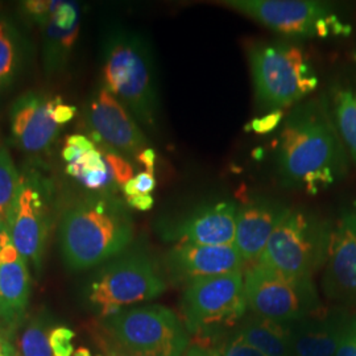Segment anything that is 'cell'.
<instances>
[{
  "label": "cell",
  "instance_id": "1",
  "mask_svg": "<svg viewBox=\"0 0 356 356\" xmlns=\"http://www.w3.org/2000/svg\"><path fill=\"white\" fill-rule=\"evenodd\" d=\"M276 143V170L285 188L317 194L347 172L348 153L323 97L293 107Z\"/></svg>",
  "mask_w": 356,
  "mask_h": 356
},
{
  "label": "cell",
  "instance_id": "2",
  "mask_svg": "<svg viewBox=\"0 0 356 356\" xmlns=\"http://www.w3.org/2000/svg\"><path fill=\"white\" fill-rule=\"evenodd\" d=\"M134 239V220L119 198L106 191L78 198L65 209L58 241L70 269L97 267L123 254Z\"/></svg>",
  "mask_w": 356,
  "mask_h": 356
},
{
  "label": "cell",
  "instance_id": "3",
  "mask_svg": "<svg viewBox=\"0 0 356 356\" xmlns=\"http://www.w3.org/2000/svg\"><path fill=\"white\" fill-rule=\"evenodd\" d=\"M103 86L127 107L143 127L153 129L160 99L147 40L124 28H115L103 44Z\"/></svg>",
  "mask_w": 356,
  "mask_h": 356
},
{
  "label": "cell",
  "instance_id": "4",
  "mask_svg": "<svg viewBox=\"0 0 356 356\" xmlns=\"http://www.w3.org/2000/svg\"><path fill=\"white\" fill-rule=\"evenodd\" d=\"M256 99L268 113L304 102L318 88L305 51L285 41L254 44L248 51Z\"/></svg>",
  "mask_w": 356,
  "mask_h": 356
},
{
  "label": "cell",
  "instance_id": "5",
  "mask_svg": "<svg viewBox=\"0 0 356 356\" xmlns=\"http://www.w3.org/2000/svg\"><path fill=\"white\" fill-rule=\"evenodd\" d=\"M332 223L304 209H291L256 264L288 276L313 279L325 266Z\"/></svg>",
  "mask_w": 356,
  "mask_h": 356
},
{
  "label": "cell",
  "instance_id": "6",
  "mask_svg": "<svg viewBox=\"0 0 356 356\" xmlns=\"http://www.w3.org/2000/svg\"><path fill=\"white\" fill-rule=\"evenodd\" d=\"M247 309L244 272L191 281L181 301L185 327L198 339H216L242 321Z\"/></svg>",
  "mask_w": 356,
  "mask_h": 356
},
{
  "label": "cell",
  "instance_id": "7",
  "mask_svg": "<svg viewBox=\"0 0 356 356\" xmlns=\"http://www.w3.org/2000/svg\"><path fill=\"white\" fill-rule=\"evenodd\" d=\"M165 289V280L152 259L134 251L115 259L92 277L88 300L101 316L111 317L124 306L157 298Z\"/></svg>",
  "mask_w": 356,
  "mask_h": 356
},
{
  "label": "cell",
  "instance_id": "8",
  "mask_svg": "<svg viewBox=\"0 0 356 356\" xmlns=\"http://www.w3.org/2000/svg\"><path fill=\"white\" fill-rule=\"evenodd\" d=\"M244 293L254 316L291 323L321 310L313 279L288 276L254 264L244 272Z\"/></svg>",
  "mask_w": 356,
  "mask_h": 356
},
{
  "label": "cell",
  "instance_id": "9",
  "mask_svg": "<svg viewBox=\"0 0 356 356\" xmlns=\"http://www.w3.org/2000/svg\"><path fill=\"white\" fill-rule=\"evenodd\" d=\"M222 4L291 38H338L351 33V26L344 23L330 6L319 1L226 0Z\"/></svg>",
  "mask_w": 356,
  "mask_h": 356
},
{
  "label": "cell",
  "instance_id": "10",
  "mask_svg": "<svg viewBox=\"0 0 356 356\" xmlns=\"http://www.w3.org/2000/svg\"><path fill=\"white\" fill-rule=\"evenodd\" d=\"M118 343L139 356H184L189 337L177 316L165 306L122 310L104 321Z\"/></svg>",
  "mask_w": 356,
  "mask_h": 356
},
{
  "label": "cell",
  "instance_id": "11",
  "mask_svg": "<svg viewBox=\"0 0 356 356\" xmlns=\"http://www.w3.org/2000/svg\"><path fill=\"white\" fill-rule=\"evenodd\" d=\"M85 116L94 143L111 148L127 160L138 161L140 153L149 148V140L134 115L104 86L91 94Z\"/></svg>",
  "mask_w": 356,
  "mask_h": 356
},
{
  "label": "cell",
  "instance_id": "12",
  "mask_svg": "<svg viewBox=\"0 0 356 356\" xmlns=\"http://www.w3.org/2000/svg\"><path fill=\"white\" fill-rule=\"evenodd\" d=\"M48 189L42 179L26 177L6 220L15 248L36 269L41 267L49 229Z\"/></svg>",
  "mask_w": 356,
  "mask_h": 356
},
{
  "label": "cell",
  "instance_id": "13",
  "mask_svg": "<svg viewBox=\"0 0 356 356\" xmlns=\"http://www.w3.org/2000/svg\"><path fill=\"white\" fill-rule=\"evenodd\" d=\"M236 216L235 202L211 201L166 219L160 231L165 241L177 244L229 245L235 241Z\"/></svg>",
  "mask_w": 356,
  "mask_h": 356
},
{
  "label": "cell",
  "instance_id": "14",
  "mask_svg": "<svg viewBox=\"0 0 356 356\" xmlns=\"http://www.w3.org/2000/svg\"><path fill=\"white\" fill-rule=\"evenodd\" d=\"M322 288L338 305L356 307V204L341 211L332 223Z\"/></svg>",
  "mask_w": 356,
  "mask_h": 356
},
{
  "label": "cell",
  "instance_id": "15",
  "mask_svg": "<svg viewBox=\"0 0 356 356\" xmlns=\"http://www.w3.org/2000/svg\"><path fill=\"white\" fill-rule=\"evenodd\" d=\"M60 97L48 98L38 91L22 94L10 108V127L15 144L26 153L47 151L56 140L60 126L53 120V108Z\"/></svg>",
  "mask_w": 356,
  "mask_h": 356
},
{
  "label": "cell",
  "instance_id": "16",
  "mask_svg": "<svg viewBox=\"0 0 356 356\" xmlns=\"http://www.w3.org/2000/svg\"><path fill=\"white\" fill-rule=\"evenodd\" d=\"M166 270L175 281H191L243 272L245 266L234 244H176L165 257Z\"/></svg>",
  "mask_w": 356,
  "mask_h": 356
},
{
  "label": "cell",
  "instance_id": "17",
  "mask_svg": "<svg viewBox=\"0 0 356 356\" xmlns=\"http://www.w3.org/2000/svg\"><path fill=\"white\" fill-rule=\"evenodd\" d=\"M291 209L269 197H254L238 206L234 245L244 263L256 264L268 241Z\"/></svg>",
  "mask_w": 356,
  "mask_h": 356
},
{
  "label": "cell",
  "instance_id": "18",
  "mask_svg": "<svg viewBox=\"0 0 356 356\" xmlns=\"http://www.w3.org/2000/svg\"><path fill=\"white\" fill-rule=\"evenodd\" d=\"M350 318L343 313H316L291 322L293 356H337Z\"/></svg>",
  "mask_w": 356,
  "mask_h": 356
},
{
  "label": "cell",
  "instance_id": "19",
  "mask_svg": "<svg viewBox=\"0 0 356 356\" xmlns=\"http://www.w3.org/2000/svg\"><path fill=\"white\" fill-rule=\"evenodd\" d=\"M29 296L28 261L15 248L6 229L0 243V306L10 326L24 314Z\"/></svg>",
  "mask_w": 356,
  "mask_h": 356
},
{
  "label": "cell",
  "instance_id": "20",
  "mask_svg": "<svg viewBox=\"0 0 356 356\" xmlns=\"http://www.w3.org/2000/svg\"><path fill=\"white\" fill-rule=\"evenodd\" d=\"M232 335L266 356H293L291 323L254 316L241 322Z\"/></svg>",
  "mask_w": 356,
  "mask_h": 356
},
{
  "label": "cell",
  "instance_id": "21",
  "mask_svg": "<svg viewBox=\"0 0 356 356\" xmlns=\"http://www.w3.org/2000/svg\"><path fill=\"white\" fill-rule=\"evenodd\" d=\"M28 57L26 38L7 19H0V97L13 88Z\"/></svg>",
  "mask_w": 356,
  "mask_h": 356
},
{
  "label": "cell",
  "instance_id": "22",
  "mask_svg": "<svg viewBox=\"0 0 356 356\" xmlns=\"http://www.w3.org/2000/svg\"><path fill=\"white\" fill-rule=\"evenodd\" d=\"M329 107L344 148L356 163L355 83H335L331 88Z\"/></svg>",
  "mask_w": 356,
  "mask_h": 356
},
{
  "label": "cell",
  "instance_id": "23",
  "mask_svg": "<svg viewBox=\"0 0 356 356\" xmlns=\"http://www.w3.org/2000/svg\"><path fill=\"white\" fill-rule=\"evenodd\" d=\"M42 31L44 69L48 76H53L61 73L66 65L69 64L79 35V24L69 31H63L51 19L47 24L42 26Z\"/></svg>",
  "mask_w": 356,
  "mask_h": 356
},
{
  "label": "cell",
  "instance_id": "24",
  "mask_svg": "<svg viewBox=\"0 0 356 356\" xmlns=\"http://www.w3.org/2000/svg\"><path fill=\"white\" fill-rule=\"evenodd\" d=\"M22 178L13 164V157L4 148H0V218L6 222L13 209Z\"/></svg>",
  "mask_w": 356,
  "mask_h": 356
},
{
  "label": "cell",
  "instance_id": "25",
  "mask_svg": "<svg viewBox=\"0 0 356 356\" xmlns=\"http://www.w3.org/2000/svg\"><path fill=\"white\" fill-rule=\"evenodd\" d=\"M19 356H54L49 335L41 323L31 325L20 339Z\"/></svg>",
  "mask_w": 356,
  "mask_h": 356
},
{
  "label": "cell",
  "instance_id": "26",
  "mask_svg": "<svg viewBox=\"0 0 356 356\" xmlns=\"http://www.w3.org/2000/svg\"><path fill=\"white\" fill-rule=\"evenodd\" d=\"M107 169H108V166L103 157L102 152L97 148L94 151L81 153L74 161H72L66 165V173L70 177L76 178L79 181L88 173L107 170Z\"/></svg>",
  "mask_w": 356,
  "mask_h": 356
},
{
  "label": "cell",
  "instance_id": "27",
  "mask_svg": "<svg viewBox=\"0 0 356 356\" xmlns=\"http://www.w3.org/2000/svg\"><path fill=\"white\" fill-rule=\"evenodd\" d=\"M99 151L102 152L103 157L107 163V166L111 172V176L114 178V182L118 186L123 188L129 179L135 177L134 176L135 175L134 173V166L131 165V163L128 161L126 157H123L122 154L115 152L111 148L102 145V144H101Z\"/></svg>",
  "mask_w": 356,
  "mask_h": 356
},
{
  "label": "cell",
  "instance_id": "28",
  "mask_svg": "<svg viewBox=\"0 0 356 356\" xmlns=\"http://www.w3.org/2000/svg\"><path fill=\"white\" fill-rule=\"evenodd\" d=\"M60 1H51V0H26L23 3V8L29 17H32L38 26L47 24L58 7Z\"/></svg>",
  "mask_w": 356,
  "mask_h": 356
},
{
  "label": "cell",
  "instance_id": "29",
  "mask_svg": "<svg viewBox=\"0 0 356 356\" xmlns=\"http://www.w3.org/2000/svg\"><path fill=\"white\" fill-rule=\"evenodd\" d=\"M51 20L60 29L69 31L79 24V7L74 3L60 1L51 16Z\"/></svg>",
  "mask_w": 356,
  "mask_h": 356
},
{
  "label": "cell",
  "instance_id": "30",
  "mask_svg": "<svg viewBox=\"0 0 356 356\" xmlns=\"http://www.w3.org/2000/svg\"><path fill=\"white\" fill-rule=\"evenodd\" d=\"M216 350L220 356H266L252 346L231 335L225 342H216Z\"/></svg>",
  "mask_w": 356,
  "mask_h": 356
},
{
  "label": "cell",
  "instance_id": "31",
  "mask_svg": "<svg viewBox=\"0 0 356 356\" xmlns=\"http://www.w3.org/2000/svg\"><path fill=\"white\" fill-rule=\"evenodd\" d=\"M156 188V178L154 173L144 170L139 175H136L132 179H129L127 184L122 188L123 193L127 198L140 195V194H151Z\"/></svg>",
  "mask_w": 356,
  "mask_h": 356
},
{
  "label": "cell",
  "instance_id": "32",
  "mask_svg": "<svg viewBox=\"0 0 356 356\" xmlns=\"http://www.w3.org/2000/svg\"><path fill=\"white\" fill-rule=\"evenodd\" d=\"M74 338V332L66 327L54 329L49 334V342L54 356H72L73 355V344L72 339Z\"/></svg>",
  "mask_w": 356,
  "mask_h": 356
},
{
  "label": "cell",
  "instance_id": "33",
  "mask_svg": "<svg viewBox=\"0 0 356 356\" xmlns=\"http://www.w3.org/2000/svg\"><path fill=\"white\" fill-rule=\"evenodd\" d=\"M282 120V111H276V113H268L267 115L254 119L251 123L252 131L257 132V134H267L280 124Z\"/></svg>",
  "mask_w": 356,
  "mask_h": 356
},
{
  "label": "cell",
  "instance_id": "34",
  "mask_svg": "<svg viewBox=\"0 0 356 356\" xmlns=\"http://www.w3.org/2000/svg\"><path fill=\"white\" fill-rule=\"evenodd\" d=\"M337 356H356V318L350 319Z\"/></svg>",
  "mask_w": 356,
  "mask_h": 356
},
{
  "label": "cell",
  "instance_id": "35",
  "mask_svg": "<svg viewBox=\"0 0 356 356\" xmlns=\"http://www.w3.org/2000/svg\"><path fill=\"white\" fill-rule=\"evenodd\" d=\"M76 114V106H70V104H65V103H58L54 108H53V120L58 124V126H64L67 124L69 122H72L74 119Z\"/></svg>",
  "mask_w": 356,
  "mask_h": 356
},
{
  "label": "cell",
  "instance_id": "36",
  "mask_svg": "<svg viewBox=\"0 0 356 356\" xmlns=\"http://www.w3.org/2000/svg\"><path fill=\"white\" fill-rule=\"evenodd\" d=\"M66 145L78 148L82 152H89V151L97 149V145H95L94 141L90 140L89 138H86L83 135H79V134L67 136L66 138Z\"/></svg>",
  "mask_w": 356,
  "mask_h": 356
},
{
  "label": "cell",
  "instance_id": "37",
  "mask_svg": "<svg viewBox=\"0 0 356 356\" xmlns=\"http://www.w3.org/2000/svg\"><path fill=\"white\" fill-rule=\"evenodd\" d=\"M127 204L129 207L136 209L139 211H148L152 209L154 200L151 194H140V195L127 198Z\"/></svg>",
  "mask_w": 356,
  "mask_h": 356
},
{
  "label": "cell",
  "instance_id": "38",
  "mask_svg": "<svg viewBox=\"0 0 356 356\" xmlns=\"http://www.w3.org/2000/svg\"><path fill=\"white\" fill-rule=\"evenodd\" d=\"M138 163H140L143 165L145 166V170L152 172L154 173V164H156V152L153 148H147L140 153Z\"/></svg>",
  "mask_w": 356,
  "mask_h": 356
},
{
  "label": "cell",
  "instance_id": "39",
  "mask_svg": "<svg viewBox=\"0 0 356 356\" xmlns=\"http://www.w3.org/2000/svg\"><path fill=\"white\" fill-rule=\"evenodd\" d=\"M81 153L83 152H82V151H79L78 148L70 147V145H66L64 149H63V159H64L65 161L69 164V163L74 161Z\"/></svg>",
  "mask_w": 356,
  "mask_h": 356
},
{
  "label": "cell",
  "instance_id": "40",
  "mask_svg": "<svg viewBox=\"0 0 356 356\" xmlns=\"http://www.w3.org/2000/svg\"><path fill=\"white\" fill-rule=\"evenodd\" d=\"M0 354H7V355H16L13 346L8 343L7 337L0 334Z\"/></svg>",
  "mask_w": 356,
  "mask_h": 356
},
{
  "label": "cell",
  "instance_id": "41",
  "mask_svg": "<svg viewBox=\"0 0 356 356\" xmlns=\"http://www.w3.org/2000/svg\"><path fill=\"white\" fill-rule=\"evenodd\" d=\"M11 326L8 325V322H7V319L4 317V314H3V310H1V306H0V334H3V335H6L7 337V334H6V330L7 329H10Z\"/></svg>",
  "mask_w": 356,
  "mask_h": 356
},
{
  "label": "cell",
  "instance_id": "42",
  "mask_svg": "<svg viewBox=\"0 0 356 356\" xmlns=\"http://www.w3.org/2000/svg\"><path fill=\"white\" fill-rule=\"evenodd\" d=\"M73 356H91L90 355L89 350H86V348H79V350H76V353H74V355Z\"/></svg>",
  "mask_w": 356,
  "mask_h": 356
},
{
  "label": "cell",
  "instance_id": "43",
  "mask_svg": "<svg viewBox=\"0 0 356 356\" xmlns=\"http://www.w3.org/2000/svg\"><path fill=\"white\" fill-rule=\"evenodd\" d=\"M6 229H7V227H6V222L0 218V243H1V238H3V234L6 232Z\"/></svg>",
  "mask_w": 356,
  "mask_h": 356
},
{
  "label": "cell",
  "instance_id": "44",
  "mask_svg": "<svg viewBox=\"0 0 356 356\" xmlns=\"http://www.w3.org/2000/svg\"><path fill=\"white\" fill-rule=\"evenodd\" d=\"M17 356H19V355H17Z\"/></svg>",
  "mask_w": 356,
  "mask_h": 356
}]
</instances>
